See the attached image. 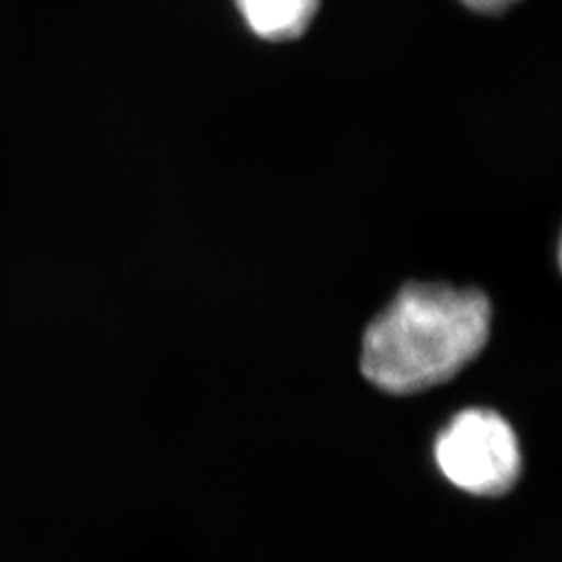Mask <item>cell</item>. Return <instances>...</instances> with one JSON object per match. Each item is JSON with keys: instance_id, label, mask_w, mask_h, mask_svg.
Masks as SVG:
<instances>
[{"instance_id": "cell-1", "label": "cell", "mask_w": 562, "mask_h": 562, "mask_svg": "<svg viewBox=\"0 0 562 562\" xmlns=\"http://www.w3.org/2000/svg\"><path fill=\"white\" fill-rule=\"evenodd\" d=\"M492 304L482 290L408 283L369 323L362 375L390 394H417L452 380L490 338Z\"/></svg>"}, {"instance_id": "cell-4", "label": "cell", "mask_w": 562, "mask_h": 562, "mask_svg": "<svg viewBox=\"0 0 562 562\" xmlns=\"http://www.w3.org/2000/svg\"><path fill=\"white\" fill-rule=\"evenodd\" d=\"M461 2L471 11L482 13V15H501L508 9H513L515 4H519L521 0H461Z\"/></svg>"}, {"instance_id": "cell-2", "label": "cell", "mask_w": 562, "mask_h": 562, "mask_svg": "<svg viewBox=\"0 0 562 562\" xmlns=\"http://www.w3.org/2000/svg\"><path fill=\"white\" fill-rule=\"evenodd\" d=\"M443 477L475 496H503L521 475V450L510 423L496 411L459 413L436 440Z\"/></svg>"}, {"instance_id": "cell-3", "label": "cell", "mask_w": 562, "mask_h": 562, "mask_svg": "<svg viewBox=\"0 0 562 562\" xmlns=\"http://www.w3.org/2000/svg\"><path fill=\"white\" fill-rule=\"evenodd\" d=\"M246 25L267 42L301 38L315 20L319 0H236Z\"/></svg>"}]
</instances>
